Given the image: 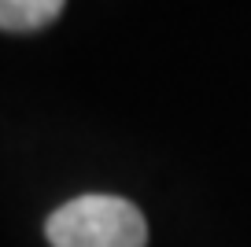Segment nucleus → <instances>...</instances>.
<instances>
[{
  "mask_svg": "<svg viewBox=\"0 0 251 247\" xmlns=\"http://www.w3.org/2000/svg\"><path fill=\"white\" fill-rule=\"evenodd\" d=\"M52 247H148V222L122 196H78L52 210Z\"/></svg>",
  "mask_w": 251,
  "mask_h": 247,
  "instance_id": "nucleus-1",
  "label": "nucleus"
},
{
  "mask_svg": "<svg viewBox=\"0 0 251 247\" xmlns=\"http://www.w3.org/2000/svg\"><path fill=\"white\" fill-rule=\"evenodd\" d=\"M67 0H0V30L30 33L55 23Z\"/></svg>",
  "mask_w": 251,
  "mask_h": 247,
  "instance_id": "nucleus-2",
  "label": "nucleus"
}]
</instances>
